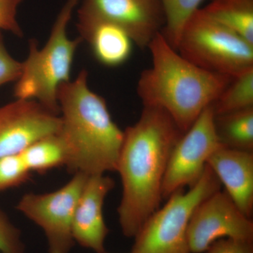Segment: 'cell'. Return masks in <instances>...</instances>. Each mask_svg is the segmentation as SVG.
<instances>
[{"label": "cell", "instance_id": "16", "mask_svg": "<svg viewBox=\"0 0 253 253\" xmlns=\"http://www.w3.org/2000/svg\"><path fill=\"white\" fill-rule=\"evenodd\" d=\"M203 10L253 44V0H213Z\"/></svg>", "mask_w": 253, "mask_h": 253}, {"label": "cell", "instance_id": "15", "mask_svg": "<svg viewBox=\"0 0 253 253\" xmlns=\"http://www.w3.org/2000/svg\"><path fill=\"white\" fill-rule=\"evenodd\" d=\"M214 127L222 147L253 152V107L214 115Z\"/></svg>", "mask_w": 253, "mask_h": 253}, {"label": "cell", "instance_id": "23", "mask_svg": "<svg viewBox=\"0 0 253 253\" xmlns=\"http://www.w3.org/2000/svg\"><path fill=\"white\" fill-rule=\"evenodd\" d=\"M23 0H0V30L23 37V33L16 19L18 6Z\"/></svg>", "mask_w": 253, "mask_h": 253}, {"label": "cell", "instance_id": "10", "mask_svg": "<svg viewBox=\"0 0 253 253\" xmlns=\"http://www.w3.org/2000/svg\"><path fill=\"white\" fill-rule=\"evenodd\" d=\"M95 21L123 28L143 49L162 31L165 17L159 0H83L78 23Z\"/></svg>", "mask_w": 253, "mask_h": 253}, {"label": "cell", "instance_id": "17", "mask_svg": "<svg viewBox=\"0 0 253 253\" xmlns=\"http://www.w3.org/2000/svg\"><path fill=\"white\" fill-rule=\"evenodd\" d=\"M19 156L31 172L44 173L68 163L67 149L59 133L36 141Z\"/></svg>", "mask_w": 253, "mask_h": 253}, {"label": "cell", "instance_id": "25", "mask_svg": "<svg viewBox=\"0 0 253 253\" xmlns=\"http://www.w3.org/2000/svg\"><path fill=\"white\" fill-rule=\"evenodd\" d=\"M132 253L130 252V253Z\"/></svg>", "mask_w": 253, "mask_h": 253}, {"label": "cell", "instance_id": "11", "mask_svg": "<svg viewBox=\"0 0 253 253\" xmlns=\"http://www.w3.org/2000/svg\"><path fill=\"white\" fill-rule=\"evenodd\" d=\"M61 120L34 100L17 99L0 107V158L23 152L36 141L59 133Z\"/></svg>", "mask_w": 253, "mask_h": 253}, {"label": "cell", "instance_id": "14", "mask_svg": "<svg viewBox=\"0 0 253 253\" xmlns=\"http://www.w3.org/2000/svg\"><path fill=\"white\" fill-rule=\"evenodd\" d=\"M82 40L87 42L96 61L107 67H117L130 57L133 43L123 28L104 21L78 23Z\"/></svg>", "mask_w": 253, "mask_h": 253}, {"label": "cell", "instance_id": "12", "mask_svg": "<svg viewBox=\"0 0 253 253\" xmlns=\"http://www.w3.org/2000/svg\"><path fill=\"white\" fill-rule=\"evenodd\" d=\"M114 187V180L105 174L88 176L75 210L73 239L96 253H106L105 241L109 229L103 210L106 196Z\"/></svg>", "mask_w": 253, "mask_h": 253}, {"label": "cell", "instance_id": "2", "mask_svg": "<svg viewBox=\"0 0 253 253\" xmlns=\"http://www.w3.org/2000/svg\"><path fill=\"white\" fill-rule=\"evenodd\" d=\"M88 73L59 86L61 113L59 132L66 145V167L73 174L86 175L116 172L124 131L113 121L106 100L88 86Z\"/></svg>", "mask_w": 253, "mask_h": 253}, {"label": "cell", "instance_id": "13", "mask_svg": "<svg viewBox=\"0 0 253 253\" xmlns=\"http://www.w3.org/2000/svg\"><path fill=\"white\" fill-rule=\"evenodd\" d=\"M207 166L241 212L252 217L253 152L221 147L210 157Z\"/></svg>", "mask_w": 253, "mask_h": 253}, {"label": "cell", "instance_id": "7", "mask_svg": "<svg viewBox=\"0 0 253 253\" xmlns=\"http://www.w3.org/2000/svg\"><path fill=\"white\" fill-rule=\"evenodd\" d=\"M88 176L75 173L60 189L46 193L23 195L16 209L44 231L49 253H70L73 237V216Z\"/></svg>", "mask_w": 253, "mask_h": 253}, {"label": "cell", "instance_id": "8", "mask_svg": "<svg viewBox=\"0 0 253 253\" xmlns=\"http://www.w3.org/2000/svg\"><path fill=\"white\" fill-rule=\"evenodd\" d=\"M221 147L211 105L174 145L163 180V199L194 186L204 174L208 159Z\"/></svg>", "mask_w": 253, "mask_h": 253}, {"label": "cell", "instance_id": "20", "mask_svg": "<svg viewBox=\"0 0 253 253\" xmlns=\"http://www.w3.org/2000/svg\"><path fill=\"white\" fill-rule=\"evenodd\" d=\"M31 173L19 154L0 158V193L24 184Z\"/></svg>", "mask_w": 253, "mask_h": 253}, {"label": "cell", "instance_id": "6", "mask_svg": "<svg viewBox=\"0 0 253 253\" xmlns=\"http://www.w3.org/2000/svg\"><path fill=\"white\" fill-rule=\"evenodd\" d=\"M221 184L206 166L204 174L189 191L178 190L167 203L150 216L134 239L132 253H191L188 226L195 209L218 190Z\"/></svg>", "mask_w": 253, "mask_h": 253}, {"label": "cell", "instance_id": "21", "mask_svg": "<svg viewBox=\"0 0 253 253\" xmlns=\"http://www.w3.org/2000/svg\"><path fill=\"white\" fill-rule=\"evenodd\" d=\"M0 253H25L21 231L0 208Z\"/></svg>", "mask_w": 253, "mask_h": 253}, {"label": "cell", "instance_id": "1", "mask_svg": "<svg viewBox=\"0 0 253 253\" xmlns=\"http://www.w3.org/2000/svg\"><path fill=\"white\" fill-rule=\"evenodd\" d=\"M184 134L159 108L143 106L137 122L124 131L116 172L123 186L118 208L123 234L135 237L160 208L169 156Z\"/></svg>", "mask_w": 253, "mask_h": 253}, {"label": "cell", "instance_id": "3", "mask_svg": "<svg viewBox=\"0 0 253 253\" xmlns=\"http://www.w3.org/2000/svg\"><path fill=\"white\" fill-rule=\"evenodd\" d=\"M147 49L152 66L141 73L138 96L143 106L163 109L186 132L233 78L198 67L173 49L161 33Z\"/></svg>", "mask_w": 253, "mask_h": 253}, {"label": "cell", "instance_id": "19", "mask_svg": "<svg viewBox=\"0 0 253 253\" xmlns=\"http://www.w3.org/2000/svg\"><path fill=\"white\" fill-rule=\"evenodd\" d=\"M204 0H159L165 25L161 33L173 49H177L183 30Z\"/></svg>", "mask_w": 253, "mask_h": 253}, {"label": "cell", "instance_id": "22", "mask_svg": "<svg viewBox=\"0 0 253 253\" xmlns=\"http://www.w3.org/2000/svg\"><path fill=\"white\" fill-rule=\"evenodd\" d=\"M22 71V62L14 59L6 49L0 32V86L16 81Z\"/></svg>", "mask_w": 253, "mask_h": 253}, {"label": "cell", "instance_id": "24", "mask_svg": "<svg viewBox=\"0 0 253 253\" xmlns=\"http://www.w3.org/2000/svg\"><path fill=\"white\" fill-rule=\"evenodd\" d=\"M204 253H253V241L225 238L213 243Z\"/></svg>", "mask_w": 253, "mask_h": 253}, {"label": "cell", "instance_id": "9", "mask_svg": "<svg viewBox=\"0 0 253 253\" xmlns=\"http://www.w3.org/2000/svg\"><path fill=\"white\" fill-rule=\"evenodd\" d=\"M225 238L253 241V221L219 189L204 199L191 215L187 231L190 252L204 253Z\"/></svg>", "mask_w": 253, "mask_h": 253}, {"label": "cell", "instance_id": "18", "mask_svg": "<svg viewBox=\"0 0 253 253\" xmlns=\"http://www.w3.org/2000/svg\"><path fill=\"white\" fill-rule=\"evenodd\" d=\"M211 106L215 116L253 107V68L233 78Z\"/></svg>", "mask_w": 253, "mask_h": 253}, {"label": "cell", "instance_id": "5", "mask_svg": "<svg viewBox=\"0 0 253 253\" xmlns=\"http://www.w3.org/2000/svg\"><path fill=\"white\" fill-rule=\"evenodd\" d=\"M176 51L198 67L232 78L253 68V44L203 9L186 23Z\"/></svg>", "mask_w": 253, "mask_h": 253}, {"label": "cell", "instance_id": "4", "mask_svg": "<svg viewBox=\"0 0 253 253\" xmlns=\"http://www.w3.org/2000/svg\"><path fill=\"white\" fill-rule=\"evenodd\" d=\"M80 0H67L55 20L49 40L41 49L36 40L29 41L27 59L22 62V71L14 86L17 99L34 100L59 114L58 89L71 81L75 54L83 40H71L67 26L73 10Z\"/></svg>", "mask_w": 253, "mask_h": 253}]
</instances>
